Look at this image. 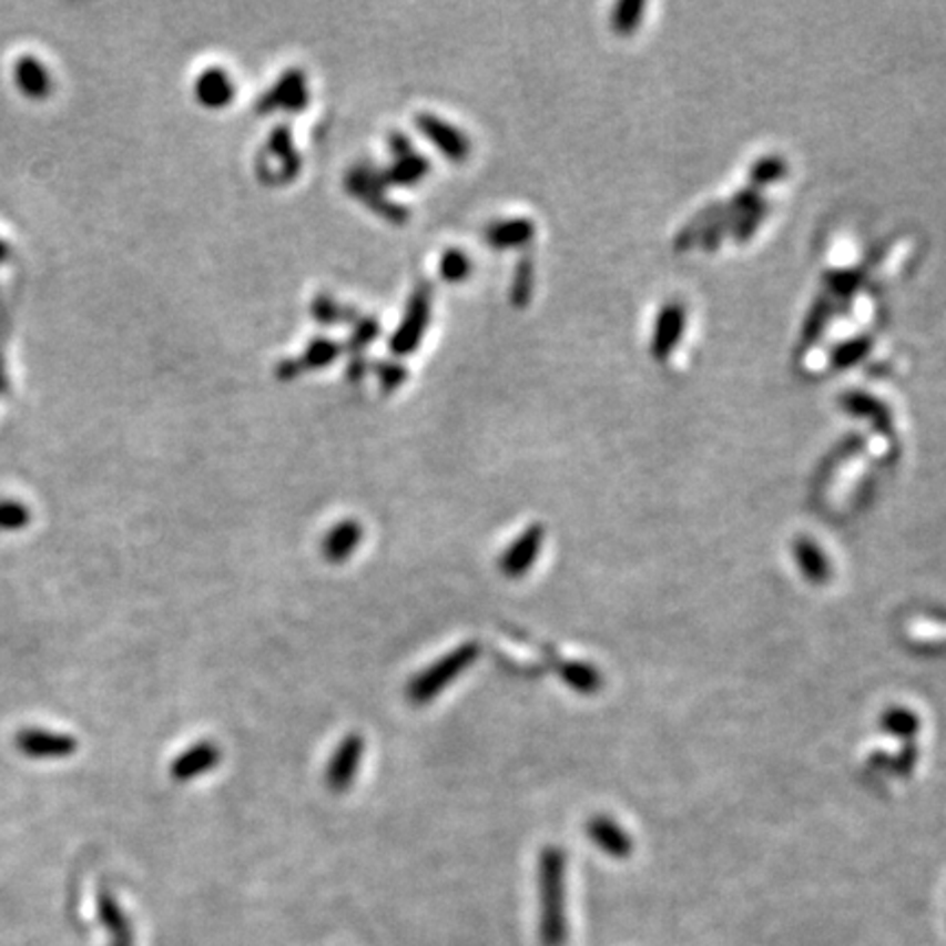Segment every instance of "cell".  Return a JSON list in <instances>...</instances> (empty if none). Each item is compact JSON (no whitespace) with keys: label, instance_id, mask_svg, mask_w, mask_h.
Here are the masks:
<instances>
[{"label":"cell","instance_id":"cell-8","mask_svg":"<svg viewBox=\"0 0 946 946\" xmlns=\"http://www.w3.org/2000/svg\"><path fill=\"white\" fill-rule=\"evenodd\" d=\"M417 128L430 139L431 145L436 150H440L449 161L462 163L469 156V152H471L469 136L460 128L451 125L449 121H445L431 112H421V114H417Z\"/></svg>","mask_w":946,"mask_h":946},{"label":"cell","instance_id":"cell-16","mask_svg":"<svg viewBox=\"0 0 946 946\" xmlns=\"http://www.w3.org/2000/svg\"><path fill=\"white\" fill-rule=\"evenodd\" d=\"M364 528L357 519L338 521L323 539V555L329 563H345L346 559L359 548Z\"/></svg>","mask_w":946,"mask_h":946},{"label":"cell","instance_id":"cell-3","mask_svg":"<svg viewBox=\"0 0 946 946\" xmlns=\"http://www.w3.org/2000/svg\"><path fill=\"white\" fill-rule=\"evenodd\" d=\"M301 172V154L294 148V139L287 125H278L267 136L265 148L258 152V177L269 184H287Z\"/></svg>","mask_w":946,"mask_h":946},{"label":"cell","instance_id":"cell-31","mask_svg":"<svg viewBox=\"0 0 946 946\" xmlns=\"http://www.w3.org/2000/svg\"><path fill=\"white\" fill-rule=\"evenodd\" d=\"M7 393H9V377H7V370H4V362L0 357V397H4Z\"/></svg>","mask_w":946,"mask_h":946},{"label":"cell","instance_id":"cell-5","mask_svg":"<svg viewBox=\"0 0 946 946\" xmlns=\"http://www.w3.org/2000/svg\"><path fill=\"white\" fill-rule=\"evenodd\" d=\"M431 318V289L428 283H421L404 312V318L399 323V327L395 329L393 338H390V350L395 355H410L417 350V346L424 343L426 329L430 325Z\"/></svg>","mask_w":946,"mask_h":946},{"label":"cell","instance_id":"cell-26","mask_svg":"<svg viewBox=\"0 0 946 946\" xmlns=\"http://www.w3.org/2000/svg\"><path fill=\"white\" fill-rule=\"evenodd\" d=\"M532 289V263L530 258H521L516 269V281L511 285V301L517 307H523L528 303Z\"/></svg>","mask_w":946,"mask_h":946},{"label":"cell","instance_id":"cell-21","mask_svg":"<svg viewBox=\"0 0 946 946\" xmlns=\"http://www.w3.org/2000/svg\"><path fill=\"white\" fill-rule=\"evenodd\" d=\"M340 350H343V346L338 345V343H334L329 338H316V340H312L307 345L305 353L301 357H294V362L298 366V373L314 370V368L329 366L340 355Z\"/></svg>","mask_w":946,"mask_h":946},{"label":"cell","instance_id":"cell-13","mask_svg":"<svg viewBox=\"0 0 946 946\" xmlns=\"http://www.w3.org/2000/svg\"><path fill=\"white\" fill-rule=\"evenodd\" d=\"M96 916L108 934V946H134L132 923L110 889H101L96 896Z\"/></svg>","mask_w":946,"mask_h":946},{"label":"cell","instance_id":"cell-22","mask_svg":"<svg viewBox=\"0 0 946 946\" xmlns=\"http://www.w3.org/2000/svg\"><path fill=\"white\" fill-rule=\"evenodd\" d=\"M881 728L894 736H914L920 728L916 712L907 710V708H889L883 716H881Z\"/></svg>","mask_w":946,"mask_h":946},{"label":"cell","instance_id":"cell-25","mask_svg":"<svg viewBox=\"0 0 946 946\" xmlns=\"http://www.w3.org/2000/svg\"><path fill=\"white\" fill-rule=\"evenodd\" d=\"M346 314H348L346 307H343L336 298L325 296V294L316 296L312 303V316H314V321H318L323 325H340V323L348 321Z\"/></svg>","mask_w":946,"mask_h":946},{"label":"cell","instance_id":"cell-9","mask_svg":"<svg viewBox=\"0 0 946 946\" xmlns=\"http://www.w3.org/2000/svg\"><path fill=\"white\" fill-rule=\"evenodd\" d=\"M543 539H546V530L541 528V523L528 526L500 557V572L509 579L523 577L535 566L541 552Z\"/></svg>","mask_w":946,"mask_h":946},{"label":"cell","instance_id":"cell-11","mask_svg":"<svg viewBox=\"0 0 946 946\" xmlns=\"http://www.w3.org/2000/svg\"><path fill=\"white\" fill-rule=\"evenodd\" d=\"M13 84L18 92L31 101H44L53 92V78L42 60L35 55H22L13 62L11 69Z\"/></svg>","mask_w":946,"mask_h":946},{"label":"cell","instance_id":"cell-20","mask_svg":"<svg viewBox=\"0 0 946 946\" xmlns=\"http://www.w3.org/2000/svg\"><path fill=\"white\" fill-rule=\"evenodd\" d=\"M559 675L563 682L581 694H594L602 686L601 673L583 662H559Z\"/></svg>","mask_w":946,"mask_h":946},{"label":"cell","instance_id":"cell-30","mask_svg":"<svg viewBox=\"0 0 946 946\" xmlns=\"http://www.w3.org/2000/svg\"><path fill=\"white\" fill-rule=\"evenodd\" d=\"M388 148H390L393 156H404V154L413 152L410 139H408L406 134H401V132H393V134H390V139H388Z\"/></svg>","mask_w":946,"mask_h":946},{"label":"cell","instance_id":"cell-18","mask_svg":"<svg viewBox=\"0 0 946 946\" xmlns=\"http://www.w3.org/2000/svg\"><path fill=\"white\" fill-rule=\"evenodd\" d=\"M795 559L797 566L802 570V574L806 577V581H811L813 586H822L831 579V566L826 555L820 550V546L811 539H797L795 548Z\"/></svg>","mask_w":946,"mask_h":946},{"label":"cell","instance_id":"cell-7","mask_svg":"<svg viewBox=\"0 0 946 946\" xmlns=\"http://www.w3.org/2000/svg\"><path fill=\"white\" fill-rule=\"evenodd\" d=\"M307 103H309V88H307L305 73L301 69H289L274 82V87L258 96L257 112L261 114H269L274 110L303 112Z\"/></svg>","mask_w":946,"mask_h":946},{"label":"cell","instance_id":"cell-2","mask_svg":"<svg viewBox=\"0 0 946 946\" xmlns=\"http://www.w3.org/2000/svg\"><path fill=\"white\" fill-rule=\"evenodd\" d=\"M478 658H480V644L478 642H465V644L451 649L447 655H443L438 662H434L431 667H428L424 673H419L410 682L408 699L415 705H428L454 680H458Z\"/></svg>","mask_w":946,"mask_h":946},{"label":"cell","instance_id":"cell-29","mask_svg":"<svg viewBox=\"0 0 946 946\" xmlns=\"http://www.w3.org/2000/svg\"><path fill=\"white\" fill-rule=\"evenodd\" d=\"M11 309H9V303H7V298H4V292H2V287H0V346L4 345L7 340H9V336H11Z\"/></svg>","mask_w":946,"mask_h":946},{"label":"cell","instance_id":"cell-17","mask_svg":"<svg viewBox=\"0 0 946 946\" xmlns=\"http://www.w3.org/2000/svg\"><path fill=\"white\" fill-rule=\"evenodd\" d=\"M535 228L530 220L523 217H513V220H498L494 224L487 226L485 231V242L489 244V248L496 251H507V248H516L523 246L530 242Z\"/></svg>","mask_w":946,"mask_h":946},{"label":"cell","instance_id":"cell-10","mask_svg":"<svg viewBox=\"0 0 946 946\" xmlns=\"http://www.w3.org/2000/svg\"><path fill=\"white\" fill-rule=\"evenodd\" d=\"M362 754H364V739L359 734H348L327 765L325 782L329 791L345 793L346 789L355 782Z\"/></svg>","mask_w":946,"mask_h":946},{"label":"cell","instance_id":"cell-23","mask_svg":"<svg viewBox=\"0 0 946 946\" xmlns=\"http://www.w3.org/2000/svg\"><path fill=\"white\" fill-rule=\"evenodd\" d=\"M31 523V509L13 498H0V532H18Z\"/></svg>","mask_w":946,"mask_h":946},{"label":"cell","instance_id":"cell-6","mask_svg":"<svg viewBox=\"0 0 946 946\" xmlns=\"http://www.w3.org/2000/svg\"><path fill=\"white\" fill-rule=\"evenodd\" d=\"M16 750L33 761H64L78 754L80 741L67 732L44 728H24L16 734Z\"/></svg>","mask_w":946,"mask_h":946},{"label":"cell","instance_id":"cell-12","mask_svg":"<svg viewBox=\"0 0 946 946\" xmlns=\"http://www.w3.org/2000/svg\"><path fill=\"white\" fill-rule=\"evenodd\" d=\"M220 761H222L220 745L213 741H200V743L186 747L173 761L170 774L175 782H189V780H195L200 775L213 772L220 765Z\"/></svg>","mask_w":946,"mask_h":946},{"label":"cell","instance_id":"cell-19","mask_svg":"<svg viewBox=\"0 0 946 946\" xmlns=\"http://www.w3.org/2000/svg\"><path fill=\"white\" fill-rule=\"evenodd\" d=\"M428 172H430L428 159L424 154H417L413 150V152H408L404 156H395L393 165L382 172V177H384L386 186H390V184L410 186V184H417L419 180H424Z\"/></svg>","mask_w":946,"mask_h":946},{"label":"cell","instance_id":"cell-28","mask_svg":"<svg viewBox=\"0 0 946 946\" xmlns=\"http://www.w3.org/2000/svg\"><path fill=\"white\" fill-rule=\"evenodd\" d=\"M375 373L379 375V382H382L384 390H395V388H397L399 384H404V382H406V377H408L406 366L395 364V362H379V364H377V368H375Z\"/></svg>","mask_w":946,"mask_h":946},{"label":"cell","instance_id":"cell-15","mask_svg":"<svg viewBox=\"0 0 946 946\" xmlns=\"http://www.w3.org/2000/svg\"><path fill=\"white\" fill-rule=\"evenodd\" d=\"M588 835L594 846L613 859H627L633 853L631 837L607 815H597L588 822Z\"/></svg>","mask_w":946,"mask_h":946},{"label":"cell","instance_id":"cell-4","mask_svg":"<svg viewBox=\"0 0 946 946\" xmlns=\"http://www.w3.org/2000/svg\"><path fill=\"white\" fill-rule=\"evenodd\" d=\"M345 184L350 195L362 200L366 206H370L382 217H386L390 222H404L408 217L404 206H399L386 197V193H384L386 182L382 177V172H377L370 163L355 165L350 172L346 173Z\"/></svg>","mask_w":946,"mask_h":946},{"label":"cell","instance_id":"cell-32","mask_svg":"<svg viewBox=\"0 0 946 946\" xmlns=\"http://www.w3.org/2000/svg\"><path fill=\"white\" fill-rule=\"evenodd\" d=\"M11 258V246L0 237V265H7Z\"/></svg>","mask_w":946,"mask_h":946},{"label":"cell","instance_id":"cell-1","mask_svg":"<svg viewBox=\"0 0 946 946\" xmlns=\"http://www.w3.org/2000/svg\"><path fill=\"white\" fill-rule=\"evenodd\" d=\"M566 853L548 846L539 853L537 889H539V943L541 946H566L568 927V892H566Z\"/></svg>","mask_w":946,"mask_h":946},{"label":"cell","instance_id":"cell-27","mask_svg":"<svg viewBox=\"0 0 946 946\" xmlns=\"http://www.w3.org/2000/svg\"><path fill=\"white\" fill-rule=\"evenodd\" d=\"M377 334H379V323L375 318H370V316L357 318L355 321V329H353L350 340H348V346L353 350H359V348L370 345L377 338Z\"/></svg>","mask_w":946,"mask_h":946},{"label":"cell","instance_id":"cell-14","mask_svg":"<svg viewBox=\"0 0 946 946\" xmlns=\"http://www.w3.org/2000/svg\"><path fill=\"white\" fill-rule=\"evenodd\" d=\"M235 96V82L231 73L222 67H211L195 80V99L204 108L220 110L228 105Z\"/></svg>","mask_w":946,"mask_h":946},{"label":"cell","instance_id":"cell-24","mask_svg":"<svg viewBox=\"0 0 946 946\" xmlns=\"http://www.w3.org/2000/svg\"><path fill=\"white\" fill-rule=\"evenodd\" d=\"M438 272L447 283H460L471 274V258L467 257L462 251L451 248L440 257Z\"/></svg>","mask_w":946,"mask_h":946}]
</instances>
